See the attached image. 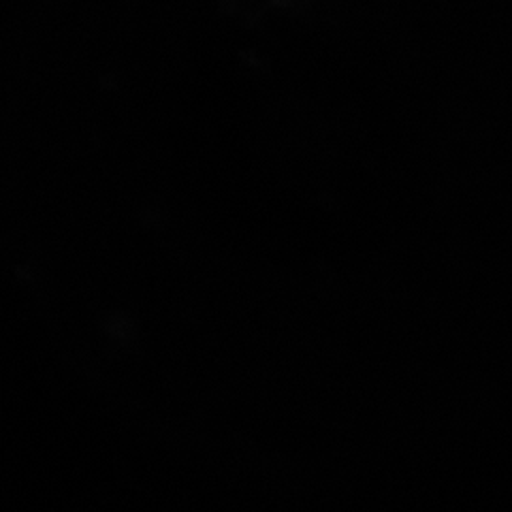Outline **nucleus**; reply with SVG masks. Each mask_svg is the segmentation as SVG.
Wrapping results in <instances>:
<instances>
[]
</instances>
